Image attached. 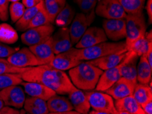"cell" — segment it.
Here are the masks:
<instances>
[{"label":"cell","instance_id":"obj_23","mask_svg":"<svg viewBox=\"0 0 152 114\" xmlns=\"http://www.w3.org/2000/svg\"><path fill=\"white\" fill-rule=\"evenodd\" d=\"M24 110L30 114H48L49 113L47 101L35 97L25 99Z\"/></svg>","mask_w":152,"mask_h":114},{"label":"cell","instance_id":"obj_14","mask_svg":"<svg viewBox=\"0 0 152 114\" xmlns=\"http://www.w3.org/2000/svg\"><path fill=\"white\" fill-rule=\"evenodd\" d=\"M51 38L52 48L55 55L67 51L72 47L69 28L67 27H61L51 36Z\"/></svg>","mask_w":152,"mask_h":114},{"label":"cell","instance_id":"obj_9","mask_svg":"<svg viewBox=\"0 0 152 114\" xmlns=\"http://www.w3.org/2000/svg\"><path fill=\"white\" fill-rule=\"evenodd\" d=\"M0 99L5 105L22 108L25 101L24 90L18 85H12L0 90Z\"/></svg>","mask_w":152,"mask_h":114},{"label":"cell","instance_id":"obj_16","mask_svg":"<svg viewBox=\"0 0 152 114\" xmlns=\"http://www.w3.org/2000/svg\"><path fill=\"white\" fill-rule=\"evenodd\" d=\"M82 62L76 59L70 49L66 52L55 55L51 62L47 65L55 69L64 71L77 66Z\"/></svg>","mask_w":152,"mask_h":114},{"label":"cell","instance_id":"obj_48","mask_svg":"<svg viewBox=\"0 0 152 114\" xmlns=\"http://www.w3.org/2000/svg\"><path fill=\"white\" fill-rule=\"evenodd\" d=\"M20 114H30V113H27L26 111L25 110H21V111H20Z\"/></svg>","mask_w":152,"mask_h":114},{"label":"cell","instance_id":"obj_31","mask_svg":"<svg viewBox=\"0 0 152 114\" xmlns=\"http://www.w3.org/2000/svg\"><path fill=\"white\" fill-rule=\"evenodd\" d=\"M18 39V34L16 30L7 23L0 24V42L4 44H14Z\"/></svg>","mask_w":152,"mask_h":114},{"label":"cell","instance_id":"obj_17","mask_svg":"<svg viewBox=\"0 0 152 114\" xmlns=\"http://www.w3.org/2000/svg\"><path fill=\"white\" fill-rule=\"evenodd\" d=\"M29 48L40 62L41 65L49 64L55 55L52 48L51 37L43 43L30 46Z\"/></svg>","mask_w":152,"mask_h":114},{"label":"cell","instance_id":"obj_11","mask_svg":"<svg viewBox=\"0 0 152 114\" xmlns=\"http://www.w3.org/2000/svg\"><path fill=\"white\" fill-rule=\"evenodd\" d=\"M102 27L107 38L110 40L118 41L126 38V18L105 19L102 22Z\"/></svg>","mask_w":152,"mask_h":114},{"label":"cell","instance_id":"obj_25","mask_svg":"<svg viewBox=\"0 0 152 114\" xmlns=\"http://www.w3.org/2000/svg\"><path fill=\"white\" fill-rule=\"evenodd\" d=\"M151 45H152L151 31L146 32L144 36L135 40L128 46L127 49L128 51L134 52L138 56L140 57L146 54Z\"/></svg>","mask_w":152,"mask_h":114},{"label":"cell","instance_id":"obj_35","mask_svg":"<svg viewBox=\"0 0 152 114\" xmlns=\"http://www.w3.org/2000/svg\"><path fill=\"white\" fill-rule=\"evenodd\" d=\"M29 67L27 68H20V67L15 66L10 64L6 59L0 58V74L12 73V74H20L26 71Z\"/></svg>","mask_w":152,"mask_h":114},{"label":"cell","instance_id":"obj_13","mask_svg":"<svg viewBox=\"0 0 152 114\" xmlns=\"http://www.w3.org/2000/svg\"><path fill=\"white\" fill-rule=\"evenodd\" d=\"M107 41L104 29L98 27H89L76 44L77 49H84Z\"/></svg>","mask_w":152,"mask_h":114},{"label":"cell","instance_id":"obj_52","mask_svg":"<svg viewBox=\"0 0 152 114\" xmlns=\"http://www.w3.org/2000/svg\"></svg>","mask_w":152,"mask_h":114},{"label":"cell","instance_id":"obj_21","mask_svg":"<svg viewBox=\"0 0 152 114\" xmlns=\"http://www.w3.org/2000/svg\"><path fill=\"white\" fill-rule=\"evenodd\" d=\"M126 53L127 51L108 55L106 56L98 58V59L90 60V61H88V62L104 71L107 69L114 68V67H116L120 64L121 62L125 58Z\"/></svg>","mask_w":152,"mask_h":114},{"label":"cell","instance_id":"obj_24","mask_svg":"<svg viewBox=\"0 0 152 114\" xmlns=\"http://www.w3.org/2000/svg\"><path fill=\"white\" fill-rule=\"evenodd\" d=\"M49 112H65L73 110V107L69 99L62 96L55 94L47 101Z\"/></svg>","mask_w":152,"mask_h":114},{"label":"cell","instance_id":"obj_45","mask_svg":"<svg viewBox=\"0 0 152 114\" xmlns=\"http://www.w3.org/2000/svg\"><path fill=\"white\" fill-rule=\"evenodd\" d=\"M48 114H80L78 113L77 111H65V112H58V113H53V112H49Z\"/></svg>","mask_w":152,"mask_h":114},{"label":"cell","instance_id":"obj_36","mask_svg":"<svg viewBox=\"0 0 152 114\" xmlns=\"http://www.w3.org/2000/svg\"><path fill=\"white\" fill-rule=\"evenodd\" d=\"M26 8L23 4L19 1L14 2L9 7V13H10V18L13 23H16L20 19L23 15Z\"/></svg>","mask_w":152,"mask_h":114},{"label":"cell","instance_id":"obj_38","mask_svg":"<svg viewBox=\"0 0 152 114\" xmlns=\"http://www.w3.org/2000/svg\"><path fill=\"white\" fill-rule=\"evenodd\" d=\"M17 50H18V48L12 47L0 42V58L2 59H5L6 57L8 58Z\"/></svg>","mask_w":152,"mask_h":114},{"label":"cell","instance_id":"obj_12","mask_svg":"<svg viewBox=\"0 0 152 114\" xmlns=\"http://www.w3.org/2000/svg\"><path fill=\"white\" fill-rule=\"evenodd\" d=\"M139 56L134 52L128 51L126 55L121 64L119 65V69L121 77L132 81L134 84L137 82V61Z\"/></svg>","mask_w":152,"mask_h":114},{"label":"cell","instance_id":"obj_42","mask_svg":"<svg viewBox=\"0 0 152 114\" xmlns=\"http://www.w3.org/2000/svg\"><path fill=\"white\" fill-rule=\"evenodd\" d=\"M0 114H20V111L16 109L6 106L1 109Z\"/></svg>","mask_w":152,"mask_h":114},{"label":"cell","instance_id":"obj_28","mask_svg":"<svg viewBox=\"0 0 152 114\" xmlns=\"http://www.w3.org/2000/svg\"><path fill=\"white\" fill-rule=\"evenodd\" d=\"M43 6V0L38 5L32 7V8H26L25 13L21 18L16 22V27L19 31H26L27 29V27L31 20L33 19L34 16L36 15L41 7Z\"/></svg>","mask_w":152,"mask_h":114},{"label":"cell","instance_id":"obj_47","mask_svg":"<svg viewBox=\"0 0 152 114\" xmlns=\"http://www.w3.org/2000/svg\"><path fill=\"white\" fill-rule=\"evenodd\" d=\"M4 107V102L2 101V100L0 99V111H1V109L3 108Z\"/></svg>","mask_w":152,"mask_h":114},{"label":"cell","instance_id":"obj_3","mask_svg":"<svg viewBox=\"0 0 152 114\" xmlns=\"http://www.w3.org/2000/svg\"><path fill=\"white\" fill-rule=\"evenodd\" d=\"M70 51L76 59L80 61H90L106 55L128 51L125 41L109 43L103 42L98 45L84 49L71 48Z\"/></svg>","mask_w":152,"mask_h":114},{"label":"cell","instance_id":"obj_2","mask_svg":"<svg viewBox=\"0 0 152 114\" xmlns=\"http://www.w3.org/2000/svg\"><path fill=\"white\" fill-rule=\"evenodd\" d=\"M102 73V70L88 62H82L77 66L70 69L69 76L72 84L78 89L90 91L96 88Z\"/></svg>","mask_w":152,"mask_h":114},{"label":"cell","instance_id":"obj_34","mask_svg":"<svg viewBox=\"0 0 152 114\" xmlns=\"http://www.w3.org/2000/svg\"><path fill=\"white\" fill-rule=\"evenodd\" d=\"M50 21L48 15L46 12L45 8H44V5L41 7V8L39 10L36 15L34 16L33 19L29 23L28 27H27V29L34 28V27L42 26V25L50 24Z\"/></svg>","mask_w":152,"mask_h":114},{"label":"cell","instance_id":"obj_44","mask_svg":"<svg viewBox=\"0 0 152 114\" xmlns=\"http://www.w3.org/2000/svg\"><path fill=\"white\" fill-rule=\"evenodd\" d=\"M143 56L145 57L146 60H147V62H148L149 65L152 67V45L149 46V49L146 53V54L143 55Z\"/></svg>","mask_w":152,"mask_h":114},{"label":"cell","instance_id":"obj_33","mask_svg":"<svg viewBox=\"0 0 152 114\" xmlns=\"http://www.w3.org/2000/svg\"><path fill=\"white\" fill-rule=\"evenodd\" d=\"M23 82L20 74L7 73L0 74V90L12 85H18Z\"/></svg>","mask_w":152,"mask_h":114},{"label":"cell","instance_id":"obj_7","mask_svg":"<svg viewBox=\"0 0 152 114\" xmlns=\"http://www.w3.org/2000/svg\"><path fill=\"white\" fill-rule=\"evenodd\" d=\"M54 29L51 23L28 29L21 35V41L29 46L38 45L49 39L53 34Z\"/></svg>","mask_w":152,"mask_h":114},{"label":"cell","instance_id":"obj_18","mask_svg":"<svg viewBox=\"0 0 152 114\" xmlns=\"http://www.w3.org/2000/svg\"><path fill=\"white\" fill-rule=\"evenodd\" d=\"M20 84L23 86L25 93L28 94L29 96L38 98L46 101L57 94L53 90L41 83L23 81Z\"/></svg>","mask_w":152,"mask_h":114},{"label":"cell","instance_id":"obj_50","mask_svg":"<svg viewBox=\"0 0 152 114\" xmlns=\"http://www.w3.org/2000/svg\"><path fill=\"white\" fill-rule=\"evenodd\" d=\"M118 114H130V113H128L127 112H125V111H119V113Z\"/></svg>","mask_w":152,"mask_h":114},{"label":"cell","instance_id":"obj_41","mask_svg":"<svg viewBox=\"0 0 152 114\" xmlns=\"http://www.w3.org/2000/svg\"><path fill=\"white\" fill-rule=\"evenodd\" d=\"M140 107L145 114H152V100L142 104Z\"/></svg>","mask_w":152,"mask_h":114},{"label":"cell","instance_id":"obj_32","mask_svg":"<svg viewBox=\"0 0 152 114\" xmlns=\"http://www.w3.org/2000/svg\"><path fill=\"white\" fill-rule=\"evenodd\" d=\"M119 1L128 15L142 13L145 0H119Z\"/></svg>","mask_w":152,"mask_h":114},{"label":"cell","instance_id":"obj_4","mask_svg":"<svg viewBox=\"0 0 152 114\" xmlns=\"http://www.w3.org/2000/svg\"><path fill=\"white\" fill-rule=\"evenodd\" d=\"M146 23L143 12L137 14H128L126 17V47L135 40L144 36L146 33ZM128 50V49H127Z\"/></svg>","mask_w":152,"mask_h":114},{"label":"cell","instance_id":"obj_30","mask_svg":"<svg viewBox=\"0 0 152 114\" xmlns=\"http://www.w3.org/2000/svg\"><path fill=\"white\" fill-rule=\"evenodd\" d=\"M75 15V12L74 9L68 4H66L55 18V24L60 27H67L72 22Z\"/></svg>","mask_w":152,"mask_h":114},{"label":"cell","instance_id":"obj_22","mask_svg":"<svg viewBox=\"0 0 152 114\" xmlns=\"http://www.w3.org/2000/svg\"><path fill=\"white\" fill-rule=\"evenodd\" d=\"M114 103L115 107L118 112L125 111L130 114H145L132 95L115 100Z\"/></svg>","mask_w":152,"mask_h":114},{"label":"cell","instance_id":"obj_49","mask_svg":"<svg viewBox=\"0 0 152 114\" xmlns=\"http://www.w3.org/2000/svg\"><path fill=\"white\" fill-rule=\"evenodd\" d=\"M9 2H12V3H14V2H17L19 1L20 0H8Z\"/></svg>","mask_w":152,"mask_h":114},{"label":"cell","instance_id":"obj_1","mask_svg":"<svg viewBox=\"0 0 152 114\" xmlns=\"http://www.w3.org/2000/svg\"><path fill=\"white\" fill-rule=\"evenodd\" d=\"M20 76L23 81L41 83L60 95L68 94L76 88L65 72L47 64L29 67Z\"/></svg>","mask_w":152,"mask_h":114},{"label":"cell","instance_id":"obj_27","mask_svg":"<svg viewBox=\"0 0 152 114\" xmlns=\"http://www.w3.org/2000/svg\"><path fill=\"white\" fill-rule=\"evenodd\" d=\"M66 4V0H43V5L50 23L55 22V18Z\"/></svg>","mask_w":152,"mask_h":114},{"label":"cell","instance_id":"obj_15","mask_svg":"<svg viewBox=\"0 0 152 114\" xmlns=\"http://www.w3.org/2000/svg\"><path fill=\"white\" fill-rule=\"evenodd\" d=\"M135 85L132 81L124 77H121L111 87L104 92L110 95L115 100L132 96L134 92Z\"/></svg>","mask_w":152,"mask_h":114},{"label":"cell","instance_id":"obj_29","mask_svg":"<svg viewBox=\"0 0 152 114\" xmlns=\"http://www.w3.org/2000/svg\"><path fill=\"white\" fill-rule=\"evenodd\" d=\"M133 97L140 105L146 102L152 100L151 87L147 84H142L137 83L132 94Z\"/></svg>","mask_w":152,"mask_h":114},{"label":"cell","instance_id":"obj_20","mask_svg":"<svg viewBox=\"0 0 152 114\" xmlns=\"http://www.w3.org/2000/svg\"><path fill=\"white\" fill-rule=\"evenodd\" d=\"M121 77L119 65L114 68L104 71L99 78L95 89L96 91L105 92Z\"/></svg>","mask_w":152,"mask_h":114},{"label":"cell","instance_id":"obj_8","mask_svg":"<svg viewBox=\"0 0 152 114\" xmlns=\"http://www.w3.org/2000/svg\"><path fill=\"white\" fill-rule=\"evenodd\" d=\"M95 14L105 19L126 18V13L119 0H100L96 8Z\"/></svg>","mask_w":152,"mask_h":114},{"label":"cell","instance_id":"obj_26","mask_svg":"<svg viewBox=\"0 0 152 114\" xmlns=\"http://www.w3.org/2000/svg\"><path fill=\"white\" fill-rule=\"evenodd\" d=\"M137 64V82L149 85L151 82L152 67L149 65L145 56H140Z\"/></svg>","mask_w":152,"mask_h":114},{"label":"cell","instance_id":"obj_46","mask_svg":"<svg viewBox=\"0 0 152 114\" xmlns=\"http://www.w3.org/2000/svg\"><path fill=\"white\" fill-rule=\"evenodd\" d=\"M88 114H109V113H103V112H98V111H89Z\"/></svg>","mask_w":152,"mask_h":114},{"label":"cell","instance_id":"obj_39","mask_svg":"<svg viewBox=\"0 0 152 114\" xmlns=\"http://www.w3.org/2000/svg\"><path fill=\"white\" fill-rule=\"evenodd\" d=\"M9 1L8 0H0V20L3 21H8Z\"/></svg>","mask_w":152,"mask_h":114},{"label":"cell","instance_id":"obj_37","mask_svg":"<svg viewBox=\"0 0 152 114\" xmlns=\"http://www.w3.org/2000/svg\"><path fill=\"white\" fill-rule=\"evenodd\" d=\"M73 1L79 6L80 10L86 14L94 10L97 3L96 1H91L88 0H73Z\"/></svg>","mask_w":152,"mask_h":114},{"label":"cell","instance_id":"obj_51","mask_svg":"<svg viewBox=\"0 0 152 114\" xmlns=\"http://www.w3.org/2000/svg\"><path fill=\"white\" fill-rule=\"evenodd\" d=\"M88 1H96V2H97V0H88Z\"/></svg>","mask_w":152,"mask_h":114},{"label":"cell","instance_id":"obj_6","mask_svg":"<svg viewBox=\"0 0 152 114\" xmlns=\"http://www.w3.org/2000/svg\"><path fill=\"white\" fill-rule=\"evenodd\" d=\"M95 16L94 10L87 14L77 13L75 15L72 22L71 23V26L69 28L70 40L72 45L79 41L85 31L94 22Z\"/></svg>","mask_w":152,"mask_h":114},{"label":"cell","instance_id":"obj_10","mask_svg":"<svg viewBox=\"0 0 152 114\" xmlns=\"http://www.w3.org/2000/svg\"><path fill=\"white\" fill-rule=\"evenodd\" d=\"M8 62L15 66L20 68L40 66L41 64L29 48L24 47L17 50L7 58Z\"/></svg>","mask_w":152,"mask_h":114},{"label":"cell","instance_id":"obj_43","mask_svg":"<svg viewBox=\"0 0 152 114\" xmlns=\"http://www.w3.org/2000/svg\"><path fill=\"white\" fill-rule=\"evenodd\" d=\"M145 9L149 17V23L151 25L152 23V0H147Z\"/></svg>","mask_w":152,"mask_h":114},{"label":"cell","instance_id":"obj_5","mask_svg":"<svg viewBox=\"0 0 152 114\" xmlns=\"http://www.w3.org/2000/svg\"><path fill=\"white\" fill-rule=\"evenodd\" d=\"M85 94L93 110L109 114L119 113L115 107L113 99L107 93L99 91H86Z\"/></svg>","mask_w":152,"mask_h":114},{"label":"cell","instance_id":"obj_40","mask_svg":"<svg viewBox=\"0 0 152 114\" xmlns=\"http://www.w3.org/2000/svg\"><path fill=\"white\" fill-rule=\"evenodd\" d=\"M42 0H22V4L26 8H32L38 5Z\"/></svg>","mask_w":152,"mask_h":114},{"label":"cell","instance_id":"obj_19","mask_svg":"<svg viewBox=\"0 0 152 114\" xmlns=\"http://www.w3.org/2000/svg\"><path fill=\"white\" fill-rule=\"evenodd\" d=\"M69 101L72 104L75 111L80 114H88L90 110V104L81 90L75 88L68 94Z\"/></svg>","mask_w":152,"mask_h":114}]
</instances>
